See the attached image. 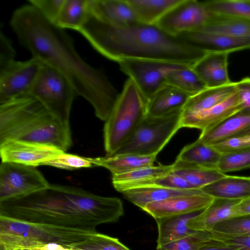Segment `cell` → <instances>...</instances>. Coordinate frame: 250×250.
Returning a JSON list of instances; mask_svg holds the SVG:
<instances>
[{"mask_svg":"<svg viewBox=\"0 0 250 250\" xmlns=\"http://www.w3.org/2000/svg\"><path fill=\"white\" fill-rule=\"evenodd\" d=\"M235 83L241 108L240 111L250 115V78L246 77Z\"/></svg>","mask_w":250,"mask_h":250,"instance_id":"cell-44","label":"cell"},{"mask_svg":"<svg viewBox=\"0 0 250 250\" xmlns=\"http://www.w3.org/2000/svg\"><path fill=\"white\" fill-rule=\"evenodd\" d=\"M200 189H176L161 187L137 188L126 190L122 193L125 198L143 209L150 203L159 202L181 195L198 192Z\"/></svg>","mask_w":250,"mask_h":250,"instance_id":"cell-28","label":"cell"},{"mask_svg":"<svg viewBox=\"0 0 250 250\" xmlns=\"http://www.w3.org/2000/svg\"><path fill=\"white\" fill-rule=\"evenodd\" d=\"M90 11L100 19L118 26L139 23L127 0H89Z\"/></svg>","mask_w":250,"mask_h":250,"instance_id":"cell-19","label":"cell"},{"mask_svg":"<svg viewBox=\"0 0 250 250\" xmlns=\"http://www.w3.org/2000/svg\"><path fill=\"white\" fill-rule=\"evenodd\" d=\"M64 152L54 146L21 140L9 139L0 143L1 162L35 167L46 165Z\"/></svg>","mask_w":250,"mask_h":250,"instance_id":"cell-13","label":"cell"},{"mask_svg":"<svg viewBox=\"0 0 250 250\" xmlns=\"http://www.w3.org/2000/svg\"><path fill=\"white\" fill-rule=\"evenodd\" d=\"M214 14L204 1L182 0L165 14L156 25L167 33L177 37L204 25Z\"/></svg>","mask_w":250,"mask_h":250,"instance_id":"cell-11","label":"cell"},{"mask_svg":"<svg viewBox=\"0 0 250 250\" xmlns=\"http://www.w3.org/2000/svg\"><path fill=\"white\" fill-rule=\"evenodd\" d=\"M191 96L167 84L159 89L147 101V114L160 116L183 109Z\"/></svg>","mask_w":250,"mask_h":250,"instance_id":"cell-24","label":"cell"},{"mask_svg":"<svg viewBox=\"0 0 250 250\" xmlns=\"http://www.w3.org/2000/svg\"><path fill=\"white\" fill-rule=\"evenodd\" d=\"M200 190L213 198L241 200L250 197V176L226 175Z\"/></svg>","mask_w":250,"mask_h":250,"instance_id":"cell-20","label":"cell"},{"mask_svg":"<svg viewBox=\"0 0 250 250\" xmlns=\"http://www.w3.org/2000/svg\"><path fill=\"white\" fill-rule=\"evenodd\" d=\"M74 249L87 250H130L118 239L98 232Z\"/></svg>","mask_w":250,"mask_h":250,"instance_id":"cell-38","label":"cell"},{"mask_svg":"<svg viewBox=\"0 0 250 250\" xmlns=\"http://www.w3.org/2000/svg\"><path fill=\"white\" fill-rule=\"evenodd\" d=\"M69 250H87L77 249L70 248Z\"/></svg>","mask_w":250,"mask_h":250,"instance_id":"cell-49","label":"cell"},{"mask_svg":"<svg viewBox=\"0 0 250 250\" xmlns=\"http://www.w3.org/2000/svg\"><path fill=\"white\" fill-rule=\"evenodd\" d=\"M250 135V115L241 111L218 124L202 131L198 139L212 146L228 140Z\"/></svg>","mask_w":250,"mask_h":250,"instance_id":"cell-17","label":"cell"},{"mask_svg":"<svg viewBox=\"0 0 250 250\" xmlns=\"http://www.w3.org/2000/svg\"><path fill=\"white\" fill-rule=\"evenodd\" d=\"M209 232L212 238L231 246L234 250H250V235L230 236L211 231Z\"/></svg>","mask_w":250,"mask_h":250,"instance_id":"cell-43","label":"cell"},{"mask_svg":"<svg viewBox=\"0 0 250 250\" xmlns=\"http://www.w3.org/2000/svg\"><path fill=\"white\" fill-rule=\"evenodd\" d=\"M183 109L160 116L147 114L132 135L114 154L158 155L182 127Z\"/></svg>","mask_w":250,"mask_h":250,"instance_id":"cell-7","label":"cell"},{"mask_svg":"<svg viewBox=\"0 0 250 250\" xmlns=\"http://www.w3.org/2000/svg\"><path fill=\"white\" fill-rule=\"evenodd\" d=\"M235 92V83L232 82L222 86L207 87L190 97L183 108V114L209 108L223 102Z\"/></svg>","mask_w":250,"mask_h":250,"instance_id":"cell-25","label":"cell"},{"mask_svg":"<svg viewBox=\"0 0 250 250\" xmlns=\"http://www.w3.org/2000/svg\"><path fill=\"white\" fill-rule=\"evenodd\" d=\"M240 200L214 198L203 212L188 224L195 231H209L217 223L233 216V209Z\"/></svg>","mask_w":250,"mask_h":250,"instance_id":"cell-22","label":"cell"},{"mask_svg":"<svg viewBox=\"0 0 250 250\" xmlns=\"http://www.w3.org/2000/svg\"><path fill=\"white\" fill-rule=\"evenodd\" d=\"M210 231L230 236L250 235V214L228 218L217 223Z\"/></svg>","mask_w":250,"mask_h":250,"instance_id":"cell-36","label":"cell"},{"mask_svg":"<svg viewBox=\"0 0 250 250\" xmlns=\"http://www.w3.org/2000/svg\"><path fill=\"white\" fill-rule=\"evenodd\" d=\"M172 168V164L141 167L127 173L112 175V184L132 183L152 179L169 173Z\"/></svg>","mask_w":250,"mask_h":250,"instance_id":"cell-34","label":"cell"},{"mask_svg":"<svg viewBox=\"0 0 250 250\" xmlns=\"http://www.w3.org/2000/svg\"><path fill=\"white\" fill-rule=\"evenodd\" d=\"M27 95L37 99L56 119L69 123L71 106L76 94L66 77L56 68L42 62Z\"/></svg>","mask_w":250,"mask_h":250,"instance_id":"cell-8","label":"cell"},{"mask_svg":"<svg viewBox=\"0 0 250 250\" xmlns=\"http://www.w3.org/2000/svg\"><path fill=\"white\" fill-rule=\"evenodd\" d=\"M10 24L20 44L32 57L62 73L76 95L88 101L96 116L105 121L120 93L102 70L83 60L64 30L47 21L30 4L15 11Z\"/></svg>","mask_w":250,"mask_h":250,"instance_id":"cell-1","label":"cell"},{"mask_svg":"<svg viewBox=\"0 0 250 250\" xmlns=\"http://www.w3.org/2000/svg\"><path fill=\"white\" fill-rule=\"evenodd\" d=\"M213 199L200 190L191 194L177 196L161 201L150 203L142 209L156 220L204 209L210 204Z\"/></svg>","mask_w":250,"mask_h":250,"instance_id":"cell-14","label":"cell"},{"mask_svg":"<svg viewBox=\"0 0 250 250\" xmlns=\"http://www.w3.org/2000/svg\"><path fill=\"white\" fill-rule=\"evenodd\" d=\"M96 232V229L31 223L0 216L1 250L36 249L52 243L74 249Z\"/></svg>","mask_w":250,"mask_h":250,"instance_id":"cell-4","label":"cell"},{"mask_svg":"<svg viewBox=\"0 0 250 250\" xmlns=\"http://www.w3.org/2000/svg\"><path fill=\"white\" fill-rule=\"evenodd\" d=\"M89 10V0H65L55 25L64 30L79 31L85 21Z\"/></svg>","mask_w":250,"mask_h":250,"instance_id":"cell-31","label":"cell"},{"mask_svg":"<svg viewBox=\"0 0 250 250\" xmlns=\"http://www.w3.org/2000/svg\"><path fill=\"white\" fill-rule=\"evenodd\" d=\"M195 30L236 38H250V21L238 17L214 13L209 21Z\"/></svg>","mask_w":250,"mask_h":250,"instance_id":"cell-26","label":"cell"},{"mask_svg":"<svg viewBox=\"0 0 250 250\" xmlns=\"http://www.w3.org/2000/svg\"><path fill=\"white\" fill-rule=\"evenodd\" d=\"M112 184L114 188L121 193L127 189L144 187H161L182 190L195 189L187 181L172 171L161 177L144 181Z\"/></svg>","mask_w":250,"mask_h":250,"instance_id":"cell-33","label":"cell"},{"mask_svg":"<svg viewBox=\"0 0 250 250\" xmlns=\"http://www.w3.org/2000/svg\"><path fill=\"white\" fill-rule=\"evenodd\" d=\"M222 154L212 146L198 139L186 146L180 151L177 160L202 166L216 168Z\"/></svg>","mask_w":250,"mask_h":250,"instance_id":"cell-30","label":"cell"},{"mask_svg":"<svg viewBox=\"0 0 250 250\" xmlns=\"http://www.w3.org/2000/svg\"><path fill=\"white\" fill-rule=\"evenodd\" d=\"M239 98L235 92L223 102L209 108L183 115L182 127L202 131L208 129L241 110Z\"/></svg>","mask_w":250,"mask_h":250,"instance_id":"cell-16","label":"cell"},{"mask_svg":"<svg viewBox=\"0 0 250 250\" xmlns=\"http://www.w3.org/2000/svg\"><path fill=\"white\" fill-rule=\"evenodd\" d=\"M38 250V249H29V250Z\"/></svg>","mask_w":250,"mask_h":250,"instance_id":"cell-50","label":"cell"},{"mask_svg":"<svg viewBox=\"0 0 250 250\" xmlns=\"http://www.w3.org/2000/svg\"><path fill=\"white\" fill-rule=\"evenodd\" d=\"M139 23L154 25L182 0H127Z\"/></svg>","mask_w":250,"mask_h":250,"instance_id":"cell-29","label":"cell"},{"mask_svg":"<svg viewBox=\"0 0 250 250\" xmlns=\"http://www.w3.org/2000/svg\"><path fill=\"white\" fill-rule=\"evenodd\" d=\"M147 114V100L130 78L105 121L104 128L106 155L114 154L136 131Z\"/></svg>","mask_w":250,"mask_h":250,"instance_id":"cell-5","label":"cell"},{"mask_svg":"<svg viewBox=\"0 0 250 250\" xmlns=\"http://www.w3.org/2000/svg\"><path fill=\"white\" fill-rule=\"evenodd\" d=\"M221 154L250 150V135L233 138L212 146Z\"/></svg>","mask_w":250,"mask_h":250,"instance_id":"cell-42","label":"cell"},{"mask_svg":"<svg viewBox=\"0 0 250 250\" xmlns=\"http://www.w3.org/2000/svg\"><path fill=\"white\" fill-rule=\"evenodd\" d=\"M36 249L40 250H69V248L54 243L46 244Z\"/></svg>","mask_w":250,"mask_h":250,"instance_id":"cell-48","label":"cell"},{"mask_svg":"<svg viewBox=\"0 0 250 250\" xmlns=\"http://www.w3.org/2000/svg\"><path fill=\"white\" fill-rule=\"evenodd\" d=\"M172 166V172L185 179L195 189H200L227 175L216 168L205 167L177 159Z\"/></svg>","mask_w":250,"mask_h":250,"instance_id":"cell-27","label":"cell"},{"mask_svg":"<svg viewBox=\"0 0 250 250\" xmlns=\"http://www.w3.org/2000/svg\"><path fill=\"white\" fill-rule=\"evenodd\" d=\"M49 21L55 24L65 0H28Z\"/></svg>","mask_w":250,"mask_h":250,"instance_id":"cell-41","label":"cell"},{"mask_svg":"<svg viewBox=\"0 0 250 250\" xmlns=\"http://www.w3.org/2000/svg\"><path fill=\"white\" fill-rule=\"evenodd\" d=\"M166 84L172 85L190 96L196 95L207 88L192 66L187 65L171 72L167 76Z\"/></svg>","mask_w":250,"mask_h":250,"instance_id":"cell-32","label":"cell"},{"mask_svg":"<svg viewBox=\"0 0 250 250\" xmlns=\"http://www.w3.org/2000/svg\"><path fill=\"white\" fill-rule=\"evenodd\" d=\"M49 184L35 167L1 162L0 165V201L40 190Z\"/></svg>","mask_w":250,"mask_h":250,"instance_id":"cell-10","label":"cell"},{"mask_svg":"<svg viewBox=\"0 0 250 250\" xmlns=\"http://www.w3.org/2000/svg\"><path fill=\"white\" fill-rule=\"evenodd\" d=\"M229 54L207 52L192 65L207 87L222 86L231 82L228 71Z\"/></svg>","mask_w":250,"mask_h":250,"instance_id":"cell-18","label":"cell"},{"mask_svg":"<svg viewBox=\"0 0 250 250\" xmlns=\"http://www.w3.org/2000/svg\"><path fill=\"white\" fill-rule=\"evenodd\" d=\"M197 250H234V249L231 246L211 237L205 241Z\"/></svg>","mask_w":250,"mask_h":250,"instance_id":"cell-46","label":"cell"},{"mask_svg":"<svg viewBox=\"0 0 250 250\" xmlns=\"http://www.w3.org/2000/svg\"><path fill=\"white\" fill-rule=\"evenodd\" d=\"M42 63L32 57L24 62L14 60L0 66V103L27 95Z\"/></svg>","mask_w":250,"mask_h":250,"instance_id":"cell-12","label":"cell"},{"mask_svg":"<svg viewBox=\"0 0 250 250\" xmlns=\"http://www.w3.org/2000/svg\"><path fill=\"white\" fill-rule=\"evenodd\" d=\"M212 12L238 17L250 21V0L204 1Z\"/></svg>","mask_w":250,"mask_h":250,"instance_id":"cell-35","label":"cell"},{"mask_svg":"<svg viewBox=\"0 0 250 250\" xmlns=\"http://www.w3.org/2000/svg\"><path fill=\"white\" fill-rule=\"evenodd\" d=\"M16 56L11 41L3 33L1 29L0 33V66L14 60Z\"/></svg>","mask_w":250,"mask_h":250,"instance_id":"cell-45","label":"cell"},{"mask_svg":"<svg viewBox=\"0 0 250 250\" xmlns=\"http://www.w3.org/2000/svg\"><path fill=\"white\" fill-rule=\"evenodd\" d=\"M78 32L98 52L117 62L128 59L152 60L192 66L206 53L156 24L118 26L100 19L90 10Z\"/></svg>","mask_w":250,"mask_h":250,"instance_id":"cell-3","label":"cell"},{"mask_svg":"<svg viewBox=\"0 0 250 250\" xmlns=\"http://www.w3.org/2000/svg\"><path fill=\"white\" fill-rule=\"evenodd\" d=\"M118 63L121 70L134 82L147 101L166 84L167 77L171 72L189 65L171 62L140 59L124 60Z\"/></svg>","mask_w":250,"mask_h":250,"instance_id":"cell-9","label":"cell"},{"mask_svg":"<svg viewBox=\"0 0 250 250\" xmlns=\"http://www.w3.org/2000/svg\"><path fill=\"white\" fill-rule=\"evenodd\" d=\"M46 165L68 170L94 166L91 158L83 157L65 152L60 154L56 159L47 163Z\"/></svg>","mask_w":250,"mask_h":250,"instance_id":"cell-40","label":"cell"},{"mask_svg":"<svg viewBox=\"0 0 250 250\" xmlns=\"http://www.w3.org/2000/svg\"><path fill=\"white\" fill-rule=\"evenodd\" d=\"M250 168V150L222 154L217 166L220 172L237 171Z\"/></svg>","mask_w":250,"mask_h":250,"instance_id":"cell-37","label":"cell"},{"mask_svg":"<svg viewBox=\"0 0 250 250\" xmlns=\"http://www.w3.org/2000/svg\"><path fill=\"white\" fill-rule=\"evenodd\" d=\"M204 209L156 219L158 232L157 246L182 239L196 232L189 228L188 223Z\"/></svg>","mask_w":250,"mask_h":250,"instance_id":"cell-23","label":"cell"},{"mask_svg":"<svg viewBox=\"0 0 250 250\" xmlns=\"http://www.w3.org/2000/svg\"><path fill=\"white\" fill-rule=\"evenodd\" d=\"M52 116L29 95L0 103V143L9 139L24 140Z\"/></svg>","mask_w":250,"mask_h":250,"instance_id":"cell-6","label":"cell"},{"mask_svg":"<svg viewBox=\"0 0 250 250\" xmlns=\"http://www.w3.org/2000/svg\"><path fill=\"white\" fill-rule=\"evenodd\" d=\"M157 155H141L116 154L91 158L93 165L107 169L112 175L127 173L135 169L154 165Z\"/></svg>","mask_w":250,"mask_h":250,"instance_id":"cell-21","label":"cell"},{"mask_svg":"<svg viewBox=\"0 0 250 250\" xmlns=\"http://www.w3.org/2000/svg\"><path fill=\"white\" fill-rule=\"evenodd\" d=\"M234 216L250 214V197L241 200L233 209Z\"/></svg>","mask_w":250,"mask_h":250,"instance_id":"cell-47","label":"cell"},{"mask_svg":"<svg viewBox=\"0 0 250 250\" xmlns=\"http://www.w3.org/2000/svg\"><path fill=\"white\" fill-rule=\"evenodd\" d=\"M189 45L205 52H231L250 49V38L194 30L177 36Z\"/></svg>","mask_w":250,"mask_h":250,"instance_id":"cell-15","label":"cell"},{"mask_svg":"<svg viewBox=\"0 0 250 250\" xmlns=\"http://www.w3.org/2000/svg\"><path fill=\"white\" fill-rule=\"evenodd\" d=\"M124 214L122 201L82 188L49 184L31 193L0 201V216L35 224L96 229Z\"/></svg>","mask_w":250,"mask_h":250,"instance_id":"cell-2","label":"cell"},{"mask_svg":"<svg viewBox=\"0 0 250 250\" xmlns=\"http://www.w3.org/2000/svg\"><path fill=\"white\" fill-rule=\"evenodd\" d=\"M211 238L209 231H197L182 239L157 246L156 250H197Z\"/></svg>","mask_w":250,"mask_h":250,"instance_id":"cell-39","label":"cell"}]
</instances>
